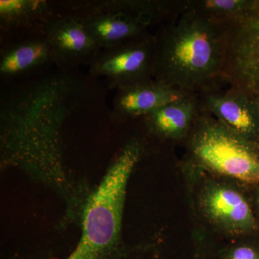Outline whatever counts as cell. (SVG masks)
Here are the masks:
<instances>
[{
	"instance_id": "cell-5",
	"label": "cell",
	"mask_w": 259,
	"mask_h": 259,
	"mask_svg": "<svg viewBox=\"0 0 259 259\" xmlns=\"http://www.w3.org/2000/svg\"><path fill=\"white\" fill-rule=\"evenodd\" d=\"M228 26L225 79L231 88L253 94L259 88V20L245 17Z\"/></svg>"
},
{
	"instance_id": "cell-9",
	"label": "cell",
	"mask_w": 259,
	"mask_h": 259,
	"mask_svg": "<svg viewBox=\"0 0 259 259\" xmlns=\"http://www.w3.org/2000/svg\"><path fill=\"white\" fill-rule=\"evenodd\" d=\"M187 95H190L155 79L127 85L117 89L112 113L123 120L144 118L160 107Z\"/></svg>"
},
{
	"instance_id": "cell-6",
	"label": "cell",
	"mask_w": 259,
	"mask_h": 259,
	"mask_svg": "<svg viewBox=\"0 0 259 259\" xmlns=\"http://www.w3.org/2000/svg\"><path fill=\"white\" fill-rule=\"evenodd\" d=\"M199 202L206 218L227 234L241 236L256 228L249 204L233 186L208 182L201 190Z\"/></svg>"
},
{
	"instance_id": "cell-3",
	"label": "cell",
	"mask_w": 259,
	"mask_h": 259,
	"mask_svg": "<svg viewBox=\"0 0 259 259\" xmlns=\"http://www.w3.org/2000/svg\"><path fill=\"white\" fill-rule=\"evenodd\" d=\"M142 149V145L136 140L126 145L90 196L83 213L82 236L76 248L100 256L117 239L127 181Z\"/></svg>"
},
{
	"instance_id": "cell-18",
	"label": "cell",
	"mask_w": 259,
	"mask_h": 259,
	"mask_svg": "<svg viewBox=\"0 0 259 259\" xmlns=\"http://www.w3.org/2000/svg\"><path fill=\"white\" fill-rule=\"evenodd\" d=\"M253 95V97H254L255 101L256 102L257 106H258V110H259V88L256 91H255L254 93L252 94Z\"/></svg>"
},
{
	"instance_id": "cell-16",
	"label": "cell",
	"mask_w": 259,
	"mask_h": 259,
	"mask_svg": "<svg viewBox=\"0 0 259 259\" xmlns=\"http://www.w3.org/2000/svg\"><path fill=\"white\" fill-rule=\"evenodd\" d=\"M228 259H259V253L252 247L241 245L231 250Z\"/></svg>"
},
{
	"instance_id": "cell-4",
	"label": "cell",
	"mask_w": 259,
	"mask_h": 259,
	"mask_svg": "<svg viewBox=\"0 0 259 259\" xmlns=\"http://www.w3.org/2000/svg\"><path fill=\"white\" fill-rule=\"evenodd\" d=\"M156 52V35L148 33L102 51L90 64V73L107 78L110 88L117 90L153 79Z\"/></svg>"
},
{
	"instance_id": "cell-10",
	"label": "cell",
	"mask_w": 259,
	"mask_h": 259,
	"mask_svg": "<svg viewBox=\"0 0 259 259\" xmlns=\"http://www.w3.org/2000/svg\"><path fill=\"white\" fill-rule=\"evenodd\" d=\"M102 51L108 50L148 33L147 24L122 13L81 12L76 15Z\"/></svg>"
},
{
	"instance_id": "cell-15",
	"label": "cell",
	"mask_w": 259,
	"mask_h": 259,
	"mask_svg": "<svg viewBox=\"0 0 259 259\" xmlns=\"http://www.w3.org/2000/svg\"><path fill=\"white\" fill-rule=\"evenodd\" d=\"M250 0H190L194 10L218 23L230 24L244 18L249 12Z\"/></svg>"
},
{
	"instance_id": "cell-11",
	"label": "cell",
	"mask_w": 259,
	"mask_h": 259,
	"mask_svg": "<svg viewBox=\"0 0 259 259\" xmlns=\"http://www.w3.org/2000/svg\"><path fill=\"white\" fill-rule=\"evenodd\" d=\"M200 112L198 95H187L167 104L144 117L148 128L171 141L187 139Z\"/></svg>"
},
{
	"instance_id": "cell-7",
	"label": "cell",
	"mask_w": 259,
	"mask_h": 259,
	"mask_svg": "<svg viewBox=\"0 0 259 259\" xmlns=\"http://www.w3.org/2000/svg\"><path fill=\"white\" fill-rule=\"evenodd\" d=\"M201 110L208 112L242 137L259 139V110L252 94L233 88L198 95Z\"/></svg>"
},
{
	"instance_id": "cell-12",
	"label": "cell",
	"mask_w": 259,
	"mask_h": 259,
	"mask_svg": "<svg viewBox=\"0 0 259 259\" xmlns=\"http://www.w3.org/2000/svg\"><path fill=\"white\" fill-rule=\"evenodd\" d=\"M190 0L158 1V0H107L90 2L81 5V12L110 11L129 15L147 25L170 22L188 8Z\"/></svg>"
},
{
	"instance_id": "cell-8",
	"label": "cell",
	"mask_w": 259,
	"mask_h": 259,
	"mask_svg": "<svg viewBox=\"0 0 259 259\" xmlns=\"http://www.w3.org/2000/svg\"><path fill=\"white\" fill-rule=\"evenodd\" d=\"M44 38L60 64H91L102 50L76 15L54 18L44 25Z\"/></svg>"
},
{
	"instance_id": "cell-19",
	"label": "cell",
	"mask_w": 259,
	"mask_h": 259,
	"mask_svg": "<svg viewBox=\"0 0 259 259\" xmlns=\"http://www.w3.org/2000/svg\"><path fill=\"white\" fill-rule=\"evenodd\" d=\"M258 204H259V197H258Z\"/></svg>"
},
{
	"instance_id": "cell-1",
	"label": "cell",
	"mask_w": 259,
	"mask_h": 259,
	"mask_svg": "<svg viewBox=\"0 0 259 259\" xmlns=\"http://www.w3.org/2000/svg\"><path fill=\"white\" fill-rule=\"evenodd\" d=\"M228 24L190 5L156 35L153 79L188 95L220 90L225 79Z\"/></svg>"
},
{
	"instance_id": "cell-17",
	"label": "cell",
	"mask_w": 259,
	"mask_h": 259,
	"mask_svg": "<svg viewBox=\"0 0 259 259\" xmlns=\"http://www.w3.org/2000/svg\"><path fill=\"white\" fill-rule=\"evenodd\" d=\"M93 255H88L78 250H75L67 259H98Z\"/></svg>"
},
{
	"instance_id": "cell-13",
	"label": "cell",
	"mask_w": 259,
	"mask_h": 259,
	"mask_svg": "<svg viewBox=\"0 0 259 259\" xmlns=\"http://www.w3.org/2000/svg\"><path fill=\"white\" fill-rule=\"evenodd\" d=\"M50 60H54V57L45 39L18 42L1 53L0 74L8 78L20 76Z\"/></svg>"
},
{
	"instance_id": "cell-2",
	"label": "cell",
	"mask_w": 259,
	"mask_h": 259,
	"mask_svg": "<svg viewBox=\"0 0 259 259\" xmlns=\"http://www.w3.org/2000/svg\"><path fill=\"white\" fill-rule=\"evenodd\" d=\"M192 166L248 185L259 184V148L201 110L187 139Z\"/></svg>"
},
{
	"instance_id": "cell-14",
	"label": "cell",
	"mask_w": 259,
	"mask_h": 259,
	"mask_svg": "<svg viewBox=\"0 0 259 259\" xmlns=\"http://www.w3.org/2000/svg\"><path fill=\"white\" fill-rule=\"evenodd\" d=\"M55 18L50 3L42 0H1L0 25L3 29L27 28L35 23L44 25Z\"/></svg>"
}]
</instances>
